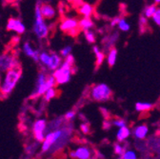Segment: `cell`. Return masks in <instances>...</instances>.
<instances>
[{
    "mask_svg": "<svg viewBox=\"0 0 160 159\" xmlns=\"http://www.w3.org/2000/svg\"><path fill=\"white\" fill-rule=\"evenodd\" d=\"M70 131L67 129H57L52 132H49L46 136L44 141L42 142L41 150L42 152H47L52 147H60V145L65 144L66 140L68 139Z\"/></svg>",
    "mask_w": 160,
    "mask_h": 159,
    "instance_id": "obj_2",
    "label": "cell"
},
{
    "mask_svg": "<svg viewBox=\"0 0 160 159\" xmlns=\"http://www.w3.org/2000/svg\"><path fill=\"white\" fill-rule=\"evenodd\" d=\"M92 11H93L92 6L88 4V3L83 4L79 9V12L81 13L84 17H90L92 13Z\"/></svg>",
    "mask_w": 160,
    "mask_h": 159,
    "instance_id": "obj_22",
    "label": "cell"
},
{
    "mask_svg": "<svg viewBox=\"0 0 160 159\" xmlns=\"http://www.w3.org/2000/svg\"><path fill=\"white\" fill-rule=\"evenodd\" d=\"M19 66V61L14 52H5L0 54V73H4L7 71Z\"/></svg>",
    "mask_w": 160,
    "mask_h": 159,
    "instance_id": "obj_7",
    "label": "cell"
},
{
    "mask_svg": "<svg viewBox=\"0 0 160 159\" xmlns=\"http://www.w3.org/2000/svg\"><path fill=\"white\" fill-rule=\"evenodd\" d=\"M156 10H157V7H156L155 4H151V5L147 6L145 8V10H144V12H143L144 16L147 17V18H152L153 16V14L155 13Z\"/></svg>",
    "mask_w": 160,
    "mask_h": 159,
    "instance_id": "obj_23",
    "label": "cell"
},
{
    "mask_svg": "<svg viewBox=\"0 0 160 159\" xmlns=\"http://www.w3.org/2000/svg\"><path fill=\"white\" fill-rule=\"evenodd\" d=\"M62 62H63V60H62V56L61 55H59L56 52H52L51 60H50V63H49L46 70L53 72L55 70H57L60 66H61Z\"/></svg>",
    "mask_w": 160,
    "mask_h": 159,
    "instance_id": "obj_13",
    "label": "cell"
},
{
    "mask_svg": "<svg viewBox=\"0 0 160 159\" xmlns=\"http://www.w3.org/2000/svg\"><path fill=\"white\" fill-rule=\"evenodd\" d=\"M64 120L63 117H57L55 119H53L52 121H51L49 124H48V131L49 132H52V131H54V130H57L60 128V126L62 125V122Z\"/></svg>",
    "mask_w": 160,
    "mask_h": 159,
    "instance_id": "obj_21",
    "label": "cell"
},
{
    "mask_svg": "<svg viewBox=\"0 0 160 159\" xmlns=\"http://www.w3.org/2000/svg\"><path fill=\"white\" fill-rule=\"evenodd\" d=\"M47 131H48V123L46 121V119L39 118L34 121L32 125V133L36 141L43 142Z\"/></svg>",
    "mask_w": 160,
    "mask_h": 159,
    "instance_id": "obj_8",
    "label": "cell"
},
{
    "mask_svg": "<svg viewBox=\"0 0 160 159\" xmlns=\"http://www.w3.org/2000/svg\"><path fill=\"white\" fill-rule=\"evenodd\" d=\"M56 81L53 74H47L45 72H40L37 74L35 86L31 94V98H36L44 95V93L51 88L55 87Z\"/></svg>",
    "mask_w": 160,
    "mask_h": 159,
    "instance_id": "obj_3",
    "label": "cell"
},
{
    "mask_svg": "<svg viewBox=\"0 0 160 159\" xmlns=\"http://www.w3.org/2000/svg\"><path fill=\"white\" fill-rule=\"evenodd\" d=\"M152 18L153 22H154L157 26L160 27V8H157L155 13L153 14V16H152Z\"/></svg>",
    "mask_w": 160,
    "mask_h": 159,
    "instance_id": "obj_32",
    "label": "cell"
},
{
    "mask_svg": "<svg viewBox=\"0 0 160 159\" xmlns=\"http://www.w3.org/2000/svg\"><path fill=\"white\" fill-rule=\"evenodd\" d=\"M154 3L155 4H159L160 3V0H154Z\"/></svg>",
    "mask_w": 160,
    "mask_h": 159,
    "instance_id": "obj_39",
    "label": "cell"
},
{
    "mask_svg": "<svg viewBox=\"0 0 160 159\" xmlns=\"http://www.w3.org/2000/svg\"><path fill=\"white\" fill-rule=\"evenodd\" d=\"M119 20H120V18H119V17H114V18L112 19V22H111V25H112V27L117 26L118 23H119Z\"/></svg>",
    "mask_w": 160,
    "mask_h": 159,
    "instance_id": "obj_35",
    "label": "cell"
},
{
    "mask_svg": "<svg viewBox=\"0 0 160 159\" xmlns=\"http://www.w3.org/2000/svg\"><path fill=\"white\" fill-rule=\"evenodd\" d=\"M90 94L92 99L94 101L106 102L111 99L112 95V92L109 87V85H107L106 83H99L92 87Z\"/></svg>",
    "mask_w": 160,
    "mask_h": 159,
    "instance_id": "obj_6",
    "label": "cell"
},
{
    "mask_svg": "<svg viewBox=\"0 0 160 159\" xmlns=\"http://www.w3.org/2000/svg\"><path fill=\"white\" fill-rule=\"evenodd\" d=\"M4 1L7 3V4H14L16 2H19L20 0H4Z\"/></svg>",
    "mask_w": 160,
    "mask_h": 159,
    "instance_id": "obj_36",
    "label": "cell"
},
{
    "mask_svg": "<svg viewBox=\"0 0 160 159\" xmlns=\"http://www.w3.org/2000/svg\"><path fill=\"white\" fill-rule=\"evenodd\" d=\"M6 30L17 35H22L26 32V25L18 17H10L6 23Z\"/></svg>",
    "mask_w": 160,
    "mask_h": 159,
    "instance_id": "obj_9",
    "label": "cell"
},
{
    "mask_svg": "<svg viewBox=\"0 0 160 159\" xmlns=\"http://www.w3.org/2000/svg\"><path fill=\"white\" fill-rule=\"evenodd\" d=\"M75 117V112L74 111H69L65 113V116L64 118L66 119V120L70 121V120H72V119Z\"/></svg>",
    "mask_w": 160,
    "mask_h": 159,
    "instance_id": "obj_33",
    "label": "cell"
},
{
    "mask_svg": "<svg viewBox=\"0 0 160 159\" xmlns=\"http://www.w3.org/2000/svg\"><path fill=\"white\" fill-rule=\"evenodd\" d=\"M89 159H96V158H94V157H91V158H89Z\"/></svg>",
    "mask_w": 160,
    "mask_h": 159,
    "instance_id": "obj_40",
    "label": "cell"
},
{
    "mask_svg": "<svg viewBox=\"0 0 160 159\" xmlns=\"http://www.w3.org/2000/svg\"><path fill=\"white\" fill-rule=\"evenodd\" d=\"M51 54H52V52H49L47 51H42V52H40V53H39L38 63L45 69H47V67H48V65L50 63Z\"/></svg>",
    "mask_w": 160,
    "mask_h": 159,
    "instance_id": "obj_16",
    "label": "cell"
},
{
    "mask_svg": "<svg viewBox=\"0 0 160 159\" xmlns=\"http://www.w3.org/2000/svg\"><path fill=\"white\" fill-rule=\"evenodd\" d=\"M72 46H65L64 48H62L61 50H60V55L65 58L68 55L72 54Z\"/></svg>",
    "mask_w": 160,
    "mask_h": 159,
    "instance_id": "obj_29",
    "label": "cell"
},
{
    "mask_svg": "<svg viewBox=\"0 0 160 159\" xmlns=\"http://www.w3.org/2000/svg\"><path fill=\"white\" fill-rule=\"evenodd\" d=\"M93 26H94V23L91 19V17H84L79 21V28L82 29L83 31L92 30V28H93Z\"/></svg>",
    "mask_w": 160,
    "mask_h": 159,
    "instance_id": "obj_18",
    "label": "cell"
},
{
    "mask_svg": "<svg viewBox=\"0 0 160 159\" xmlns=\"http://www.w3.org/2000/svg\"><path fill=\"white\" fill-rule=\"evenodd\" d=\"M73 64L74 57L72 56V54H70L65 57V60L62 62L61 66L52 72L57 85H64L71 80L72 74L73 72Z\"/></svg>",
    "mask_w": 160,
    "mask_h": 159,
    "instance_id": "obj_4",
    "label": "cell"
},
{
    "mask_svg": "<svg viewBox=\"0 0 160 159\" xmlns=\"http://www.w3.org/2000/svg\"><path fill=\"white\" fill-rule=\"evenodd\" d=\"M95 57H96V65L97 66H100L105 59V54L102 52H99L98 53L95 54Z\"/></svg>",
    "mask_w": 160,
    "mask_h": 159,
    "instance_id": "obj_30",
    "label": "cell"
},
{
    "mask_svg": "<svg viewBox=\"0 0 160 159\" xmlns=\"http://www.w3.org/2000/svg\"><path fill=\"white\" fill-rule=\"evenodd\" d=\"M117 27H118L119 30H121L122 32H128L131 29L130 23L126 20L125 18H120V20H119V23H118Z\"/></svg>",
    "mask_w": 160,
    "mask_h": 159,
    "instance_id": "obj_25",
    "label": "cell"
},
{
    "mask_svg": "<svg viewBox=\"0 0 160 159\" xmlns=\"http://www.w3.org/2000/svg\"><path fill=\"white\" fill-rule=\"evenodd\" d=\"M104 123H105V124H104V128L107 129V130H109V129L111 128V125H112V123H110V122H108V121H105Z\"/></svg>",
    "mask_w": 160,
    "mask_h": 159,
    "instance_id": "obj_38",
    "label": "cell"
},
{
    "mask_svg": "<svg viewBox=\"0 0 160 159\" xmlns=\"http://www.w3.org/2000/svg\"><path fill=\"white\" fill-rule=\"evenodd\" d=\"M32 31L35 36L43 40V39L47 38L50 32V28L49 25L46 22V19L43 17L41 11H40V6H36L35 12H34V21H33V26H32Z\"/></svg>",
    "mask_w": 160,
    "mask_h": 159,
    "instance_id": "obj_5",
    "label": "cell"
},
{
    "mask_svg": "<svg viewBox=\"0 0 160 159\" xmlns=\"http://www.w3.org/2000/svg\"><path fill=\"white\" fill-rule=\"evenodd\" d=\"M117 50L115 48H112L108 53V56H107V63L110 67H113L116 63V60H117Z\"/></svg>",
    "mask_w": 160,
    "mask_h": 159,
    "instance_id": "obj_19",
    "label": "cell"
},
{
    "mask_svg": "<svg viewBox=\"0 0 160 159\" xmlns=\"http://www.w3.org/2000/svg\"><path fill=\"white\" fill-rule=\"evenodd\" d=\"M22 76L21 67H16L2 73L0 78V96H9L16 88Z\"/></svg>",
    "mask_w": 160,
    "mask_h": 159,
    "instance_id": "obj_1",
    "label": "cell"
},
{
    "mask_svg": "<svg viewBox=\"0 0 160 159\" xmlns=\"http://www.w3.org/2000/svg\"><path fill=\"white\" fill-rule=\"evenodd\" d=\"M84 35H85V39L88 41V43H90V44H92V43H94L96 41L95 34H94V32L92 30L84 31Z\"/></svg>",
    "mask_w": 160,
    "mask_h": 159,
    "instance_id": "obj_26",
    "label": "cell"
},
{
    "mask_svg": "<svg viewBox=\"0 0 160 159\" xmlns=\"http://www.w3.org/2000/svg\"><path fill=\"white\" fill-rule=\"evenodd\" d=\"M40 11H41L43 17L45 19H48V20L55 17V9L50 4H42L40 6Z\"/></svg>",
    "mask_w": 160,
    "mask_h": 159,
    "instance_id": "obj_15",
    "label": "cell"
},
{
    "mask_svg": "<svg viewBox=\"0 0 160 159\" xmlns=\"http://www.w3.org/2000/svg\"><path fill=\"white\" fill-rule=\"evenodd\" d=\"M148 132H149V128L145 124L136 126L132 131V134L134 138L139 139V140H143L144 138H146V136L148 135Z\"/></svg>",
    "mask_w": 160,
    "mask_h": 159,
    "instance_id": "obj_14",
    "label": "cell"
},
{
    "mask_svg": "<svg viewBox=\"0 0 160 159\" xmlns=\"http://www.w3.org/2000/svg\"><path fill=\"white\" fill-rule=\"evenodd\" d=\"M92 155H93V152L92 148L88 146L78 147L70 152V156L72 159H89L92 157Z\"/></svg>",
    "mask_w": 160,
    "mask_h": 159,
    "instance_id": "obj_10",
    "label": "cell"
},
{
    "mask_svg": "<svg viewBox=\"0 0 160 159\" xmlns=\"http://www.w3.org/2000/svg\"><path fill=\"white\" fill-rule=\"evenodd\" d=\"M130 135H131V130L127 126L122 127V128H118V131L116 133V138L119 142L125 141Z\"/></svg>",
    "mask_w": 160,
    "mask_h": 159,
    "instance_id": "obj_17",
    "label": "cell"
},
{
    "mask_svg": "<svg viewBox=\"0 0 160 159\" xmlns=\"http://www.w3.org/2000/svg\"><path fill=\"white\" fill-rule=\"evenodd\" d=\"M22 52H23V53L27 57H30L31 59H32L34 62H38V58H39L40 52L38 50L34 49L33 46L31 44V42L26 41V42L23 43V45H22Z\"/></svg>",
    "mask_w": 160,
    "mask_h": 159,
    "instance_id": "obj_12",
    "label": "cell"
},
{
    "mask_svg": "<svg viewBox=\"0 0 160 159\" xmlns=\"http://www.w3.org/2000/svg\"><path fill=\"white\" fill-rule=\"evenodd\" d=\"M113 151H114V153L116 155H119V156H121L124 152L126 151V148L122 145V144H120V143H116L114 144V147H113Z\"/></svg>",
    "mask_w": 160,
    "mask_h": 159,
    "instance_id": "obj_28",
    "label": "cell"
},
{
    "mask_svg": "<svg viewBox=\"0 0 160 159\" xmlns=\"http://www.w3.org/2000/svg\"><path fill=\"white\" fill-rule=\"evenodd\" d=\"M56 95H57V90L55 89V87H53V88L49 89V90L44 93L43 97H44V99H45V101L49 102V101L52 100V99H53L54 97H56Z\"/></svg>",
    "mask_w": 160,
    "mask_h": 159,
    "instance_id": "obj_24",
    "label": "cell"
},
{
    "mask_svg": "<svg viewBox=\"0 0 160 159\" xmlns=\"http://www.w3.org/2000/svg\"><path fill=\"white\" fill-rule=\"evenodd\" d=\"M79 27V21L74 18H66L60 24V30L64 32L74 34L77 28Z\"/></svg>",
    "mask_w": 160,
    "mask_h": 159,
    "instance_id": "obj_11",
    "label": "cell"
},
{
    "mask_svg": "<svg viewBox=\"0 0 160 159\" xmlns=\"http://www.w3.org/2000/svg\"><path fill=\"white\" fill-rule=\"evenodd\" d=\"M92 52H93V53H94V55H95L96 53H98V52H100V50H99V48H98L97 46H93V47H92Z\"/></svg>",
    "mask_w": 160,
    "mask_h": 159,
    "instance_id": "obj_37",
    "label": "cell"
},
{
    "mask_svg": "<svg viewBox=\"0 0 160 159\" xmlns=\"http://www.w3.org/2000/svg\"><path fill=\"white\" fill-rule=\"evenodd\" d=\"M80 129H81V131L83 132V133H88L89 131H90L89 125H87V124H82L81 126H80Z\"/></svg>",
    "mask_w": 160,
    "mask_h": 159,
    "instance_id": "obj_34",
    "label": "cell"
},
{
    "mask_svg": "<svg viewBox=\"0 0 160 159\" xmlns=\"http://www.w3.org/2000/svg\"><path fill=\"white\" fill-rule=\"evenodd\" d=\"M119 159H137L136 152L132 150H126Z\"/></svg>",
    "mask_w": 160,
    "mask_h": 159,
    "instance_id": "obj_27",
    "label": "cell"
},
{
    "mask_svg": "<svg viewBox=\"0 0 160 159\" xmlns=\"http://www.w3.org/2000/svg\"><path fill=\"white\" fill-rule=\"evenodd\" d=\"M153 105L149 102H136L135 103V111L139 112H145L152 110Z\"/></svg>",
    "mask_w": 160,
    "mask_h": 159,
    "instance_id": "obj_20",
    "label": "cell"
},
{
    "mask_svg": "<svg viewBox=\"0 0 160 159\" xmlns=\"http://www.w3.org/2000/svg\"><path fill=\"white\" fill-rule=\"evenodd\" d=\"M112 125L117 127V128H122V127L127 126V123H126V121L124 120V119L119 118V119H115V120H113Z\"/></svg>",
    "mask_w": 160,
    "mask_h": 159,
    "instance_id": "obj_31",
    "label": "cell"
}]
</instances>
